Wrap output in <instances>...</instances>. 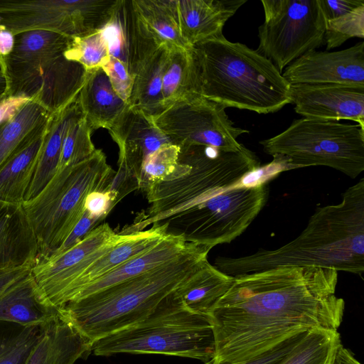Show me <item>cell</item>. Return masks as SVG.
Wrapping results in <instances>:
<instances>
[{
  "mask_svg": "<svg viewBox=\"0 0 364 364\" xmlns=\"http://www.w3.org/2000/svg\"><path fill=\"white\" fill-rule=\"evenodd\" d=\"M338 272L283 267L234 277L208 317L213 332V364L257 359L298 335L337 331L345 302L336 294Z\"/></svg>",
  "mask_w": 364,
  "mask_h": 364,
  "instance_id": "6da1fadb",
  "label": "cell"
},
{
  "mask_svg": "<svg viewBox=\"0 0 364 364\" xmlns=\"http://www.w3.org/2000/svg\"><path fill=\"white\" fill-rule=\"evenodd\" d=\"M229 276L283 267L331 268L361 276L364 272V178L349 187L341 203L317 208L301 233L275 250L240 257H218L215 265Z\"/></svg>",
  "mask_w": 364,
  "mask_h": 364,
  "instance_id": "7a4b0ae2",
  "label": "cell"
},
{
  "mask_svg": "<svg viewBox=\"0 0 364 364\" xmlns=\"http://www.w3.org/2000/svg\"><path fill=\"white\" fill-rule=\"evenodd\" d=\"M210 247L191 243L175 259L60 308L92 343L140 322L207 261Z\"/></svg>",
  "mask_w": 364,
  "mask_h": 364,
  "instance_id": "3957f363",
  "label": "cell"
},
{
  "mask_svg": "<svg viewBox=\"0 0 364 364\" xmlns=\"http://www.w3.org/2000/svg\"><path fill=\"white\" fill-rule=\"evenodd\" d=\"M192 47L203 97L258 114L274 113L291 103L289 82L256 50L223 35Z\"/></svg>",
  "mask_w": 364,
  "mask_h": 364,
  "instance_id": "277c9868",
  "label": "cell"
},
{
  "mask_svg": "<svg viewBox=\"0 0 364 364\" xmlns=\"http://www.w3.org/2000/svg\"><path fill=\"white\" fill-rule=\"evenodd\" d=\"M260 167L257 155L242 145L236 151L190 145L180 147L178 164L173 173L152 186L144 194L149 203L120 234L144 230L166 218L183 212L239 184Z\"/></svg>",
  "mask_w": 364,
  "mask_h": 364,
  "instance_id": "5b68a950",
  "label": "cell"
},
{
  "mask_svg": "<svg viewBox=\"0 0 364 364\" xmlns=\"http://www.w3.org/2000/svg\"><path fill=\"white\" fill-rule=\"evenodd\" d=\"M72 39L42 30L15 35L13 50L0 60L6 82L5 94L34 100L50 114L75 100L87 71L64 56Z\"/></svg>",
  "mask_w": 364,
  "mask_h": 364,
  "instance_id": "8992f818",
  "label": "cell"
},
{
  "mask_svg": "<svg viewBox=\"0 0 364 364\" xmlns=\"http://www.w3.org/2000/svg\"><path fill=\"white\" fill-rule=\"evenodd\" d=\"M115 173L102 150L96 149L86 160L58 170L35 198L22 203L37 242L36 263L60 247L82 216L87 196L107 191Z\"/></svg>",
  "mask_w": 364,
  "mask_h": 364,
  "instance_id": "52a82bcc",
  "label": "cell"
},
{
  "mask_svg": "<svg viewBox=\"0 0 364 364\" xmlns=\"http://www.w3.org/2000/svg\"><path fill=\"white\" fill-rule=\"evenodd\" d=\"M91 352L161 354L206 363L214 356L215 342L208 318L186 309L173 291L144 320L94 342Z\"/></svg>",
  "mask_w": 364,
  "mask_h": 364,
  "instance_id": "ba28073f",
  "label": "cell"
},
{
  "mask_svg": "<svg viewBox=\"0 0 364 364\" xmlns=\"http://www.w3.org/2000/svg\"><path fill=\"white\" fill-rule=\"evenodd\" d=\"M293 168L326 166L352 178L364 171V129L358 124L301 118L280 134L259 141Z\"/></svg>",
  "mask_w": 364,
  "mask_h": 364,
  "instance_id": "9c48e42d",
  "label": "cell"
},
{
  "mask_svg": "<svg viewBox=\"0 0 364 364\" xmlns=\"http://www.w3.org/2000/svg\"><path fill=\"white\" fill-rule=\"evenodd\" d=\"M268 193L265 184H237L154 225L166 235L213 248L240 235L265 205Z\"/></svg>",
  "mask_w": 364,
  "mask_h": 364,
  "instance_id": "30bf717a",
  "label": "cell"
},
{
  "mask_svg": "<svg viewBox=\"0 0 364 364\" xmlns=\"http://www.w3.org/2000/svg\"><path fill=\"white\" fill-rule=\"evenodd\" d=\"M259 53L280 73L294 60L325 44L326 20L320 0H262Z\"/></svg>",
  "mask_w": 364,
  "mask_h": 364,
  "instance_id": "8fae6325",
  "label": "cell"
},
{
  "mask_svg": "<svg viewBox=\"0 0 364 364\" xmlns=\"http://www.w3.org/2000/svg\"><path fill=\"white\" fill-rule=\"evenodd\" d=\"M117 0H0L1 23L14 35L42 30L76 38L101 31Z\"/></svg>",
  "mask_w": 364,
  "mask_h": 364,
  "instance_id": "7c38bea8",
  "label": "cell"
},
{
  "mask_svg": "<svg viewBox=\"0 0 364 364\" xmlns=\"http://www.w3.org/2000/svg\"><path fill=\"white\" fill-rule=\"evenodd\" d=\"M225 109L198 95L173 103L152 119L171 143L179 147L202 145L236 151L243 145L237 137L250 132L235 127Z\"/></svg>",
  "mask_w": 364,
  "mask_h": 364,
  "instance_id": "4fadbf2b",
  "label": "cell"
},
{
  "mask_svg": "<svg viewBox=\"0 0 364 364\" xmlns=\"http://www.w3.org/2000/svg\"><path fill=\"white\" fill-rule=\"evenodd\" d=\"M282 75L290 85H364V42L338 51L306 52L286 67Z\"/></svg>",
  "mask_w": 364,
  "mask_h": 364,
  "instance_id": "5bb4252c",
  "label": "cell"
},
{
  "mask_svg": "<svg viewBox=\"0 0 364 364\" xmlns=\"http://www.w3.org/2000/svg\"><path fill=\"white\" fill-rule=\"evenodd\" d=\"M291 103L304 118L349 119L364 129V85L292 84Z\"/></svg>",
  "mask_w": 364,
  "mask_h": 364,
  "instance_id": "9a60e30c",
  "label": "cell"
},
{
  "mask_svg": "<svg viewBox=\"0 0 364 364\" xmlns=\"http://www.w3.org/2000/svg\"><path fill=\"white\" fill-rule=\"evenodd\" d=\"M101 32L109 55L120 60L133 77L161 46L139 16L132 0H117Z\"/></svg>",
  "mask_w": 364,
  "mask_h": 364,
  "instance_id": "2e32d148",
  "label": "cell"
},
{
  "mask_svg": "<svg viewBox=\"0 0 364 364\" xmlns=\"http://www.w3.org/2000/svg\"><path fill=\"white\" fill-rule=\"evenodd\" d=\"M92 345L60 309L59 314L41 327L25 364H74L91 353Z\"/></svg>",
  "mask_w": 364,
  "mask_h": 364,
  "instance_id": "e0dca14e",
  "label": "cell"
},
{
  "mask_svg": "<svg viewBox=\"0 0 364 364\" xmlns=\"http://www.w3.org/2000/svg\"><path fill=\"white\" fill-rule=\"evenodd\" d=\"M109 132L123 156L141 171L146 159L166 144L168 137L156 126L152 117L141 109L128 105Z\"/></svg>",
  "mask_w": 364,
  "mask_h": 364,
  "instance_id": "ac0fdd59",
  "label": "cell"
},
{
  "mask_svg": "<svg viewBox=\"0 0 364 364\" xmlns=\"http://www.w3.org/2000/svg\"><path fill=\"white\" fill-rule=\"evenodd\" d=\"M245 0H177L180 31L186 44L219 37L224 25Z\"/></svg>",
  "mask_w": 364,
  "mask_h": 364,
  "instance_id": "d6986e66",
  "label": "cell"
},
{
  "mask_svg": "<svg viewBox=\"0 0 364 364\" xmlns=\"http://www.w3.org/2000/svg\"><path fill=\"white\" fill-rule=\"evenodd\" d=\"M60 309L46 299L31 272L0 294V321L22 327H42L53 320Z\"/></svg>",
  "mask_w": 364,
  "mask_h": 364,
  "instance_id": "ffe728a7",
  "label": "cell"
},
{
  "mask_svg": "<svg viewBox=\"0 0 364 364\" xmlns=\"http://www.w3.org/2000/svg\"><path fill=\"white\" fill-rule=\"evenodd\" d=\"M82 117L84 116L78 96L66 106L50 114L24 201L35 198L55 175L58 170L65 136L69 127Z\"/></svg>",
  "mask_w": 364,
  "mask_h": 364,
  "instance_id": "44dd1931",
  "label": "cell"
},
{
  "mask_svg": "<svg viewBox=\"0 0 364 364\" xmlns=\"http://www.w3.org/2000/svg\"><path fill=\"white\" fill-rule=\"evenodd\" d=\"M37 242L22 205L0 201V269L33 266Z\"/></svg>",
  "mask_w": 364,
  "mask_h": 364,
  "instance_id": "7402d4cb",
  "label": "cell"
},
{
  "mask_svg": "<svg viewBox=\"0 0 364 364\" xmlns=\"http://www.w3.org/2000/svg\"><path fill=\"white\" fill-rule=\"evenodd\" d=\"M121 235L119 241L109 251L95 259L75 282L68 293L65 306L73 301L88 284L131 258L151 249L166 236L164 229L156 225H151L148 230Z\"/></svg>",
  "mask_w": 364,
  "mask_h": 364,
  "instance_id": "603a6c76",
  "label": "cell"
},
{
  "mask_svg": "<svg viewBox=\"0 0 364 364\" xmlns=\"http://www.w3.org/2000/svg\"><path fill=\"white\" fill-rule=\"evenodd\" d=\"M47 122L38 127L0 166V201L16 205L23 203L33 176Z\"/></svg>",
  "mask_w": 364,
  "mask_h": 364,
  "instance_id": "cb8c5ba5",
  "label": "cell"
},
{
  "mask_svg": "<svg viewBox=\"0 0 364 364\" xmlns=\"http://www.w3.org/2000/svg\"><path fill=\"white\" fill-rule=\"evenodd\" d=\"M191 243L184 242L180 237L166 235L151 249L131 258L88 284L80 291L73 301L130 279L166 263L182 254Z\"/></svg>",
  "mask_w": 364,
  "mask_h": 364,
  "instance_id": "d4e9b609",
  "label": "cell"
},
{
  "mask_svg": "<svg viewBox=\"0 0 364 364\" xmlns=\"http://www.w3.org/2000/svg\"><path fill=\"white\" fill-rule=\"evenodd\" d=\"M78 100L84 118L92 130H109L129 105L115 92L102 67L87 71Z\"/></svg>",
  "mask_w": 364,
  "mask_h": 364,
  "instance_id": "484cf974",
  "label": "cell"
},
{
  "mask_svg": "<svg viewBox=\"0 0 364 364\" xmlns=\"http://www.w3.org/2000/svg\"><path fill=\"white\" fill-rule=\"evenodd\" d=\"M116 235L117 233L107 223L99 225L65 252L36 263L32 267L31 274L43 295L68 272L109 243Z\"/></svg>",
  "mask_w": 364,
  "mask_h": 364,
  "instance_id": "4316f807",
  "label": "cell"
},
{
  "mask_svg": "<svg viewBox=\"0 0 364 364\" xmlns=\"http://www.w3.org/2000/svg\"><path fill=\"white\" fill-rule=\"evenodd\" d=\"M233 279L234 277L224 274L207 261L173 294L189 311L208 318Z\"/></svg>",
  "mask_w": 364,
  "mask_h": 364,
  "instance_id": "83f0119b",
  "label": "cell"
},
{
  "mask_svg": "<svg viewBox=\"0 0 364 364\" xmlns=\"http://www.w3.org/2000/svg\"><path fill=\"white\" fill-rule=\"evenodd\" d=\"M168 47L162 82L164 109L176 102L200 95L198 64L193 47Z\"/></svg>",
  "mask_w": 364,
  "mask_h": 364,
  "instance_id": "f1b7e54d",
  "label": "cell"
},
{
  "mask_svg": "<svg viewBox=\"0 0 364 364\" xmlns=\"http://www.w3.org/2000/svg\"><path fill=\"white\" fill-rule=\"evenodd\" d=\"M168 47L161 45L135 75L128 105L154 117L164 111L162 82Z\"/></svg>",
  "mask_w": 364,
  "mask_h": 364,
  "instance_id": "f546056e",
  "label": "cell"
},
{
  "mask_svg": "<svg viewBox=\"0 0 364 364\" xmlns=\"http://www.w3.org/2000/svg\"><path fill=\"white\" fill-rule=\"evenodd\" d=\"M148 29L161 45L189 48L181 37L177 0H132Z\"/></svg>",
  "mask_w": 364,
  "mask_h": 364,
  "instance_id": "4dcf8cb0",
  "label": "cell"
},
{
  "mask_svg": "<svg viewBox=\"0 0 364 364\" xmlns=\"http://www.w3.org/2000/svg\"><path fill=\"white\" fill-rule=\"evenodd\" d=\"M50 113L37 101L29 99L0 129V166L38 127Z\"/></svg>",
  "mask_w": 364,
  "mask_h": 364,
  "instance_id": "1f68e13d",
  "label": "cell"
},
{
  "mask_svg": "<svg viewBox=\"0 0 364 364\" xmlns=\"http://www.w3.org/2000/svg\"><path fill=\"white\" fill-rule=\"evenodd\" d=\"M340 344L338 331H310L281 364H330Z\"/></svg>",
  "mask_w": 364,
  "mask_h": 364,
  "instance_id": "d6a6232c",
  "label": "cell"
},
{
  "mask_svg": "<svg viewBox=\"0 0 364 364\" xmlns=\"http://www.w3.org/2000/svg\"><path fill=\"white\" fill-rule=\"evenodd\" d=\"M179 151V146L166 144L149 155L141 165L138 189L145 193L171 175L177 166Z\"/></svg>",
  "mask_w": 364,
  "mask_h": 364,
  "instance_id": "836d02e7",
  "label": "cell"
},
{
  "mask_svg": "<svg viewBox=\"0 0 364 364\" xmlns=\"http://www.w3.org/2000/svg\"><path fill=\"white\" fill-rule=\"evenodd\" d=\"M92 131L84 117L69 127L63 139L58 170L79 164L94 154Z\"/></svg>",
  "mask_w": 364,
  "mask_h": 364,
  "instance_id": "e575fe53",
  "label": "cell"
},
{
  "mask_svg": "<svg viewBox=\"0 0 364 364\" xmlns=\"http://www.w3.org/2000/svg\"><path fill=\"white\" fill-rule=\"evenodd\" d=\"M64 56L80 63L88 71L105 65L109 58V53L107 41L100 31L85 37L73 38Z\"/></svg>",
  "mask_w": 364,
  "mask_h": 364,
  "instance_id": "d590c367",
  "label": "cell"
},
{
  "mask_svg": "<svg viewBox=\"0 0 364 364\" xmlns=\"http://www.w3.org/2000/svg\"><path fill=\"white\" fill-rule=\"evenodd\" d=\"M364 38V4L341 16L326 21V50L343 45L351 38Z\"/></svg>",
  "mask_w": 364,
  "mask_h": 364,
  "instance_id": "8d00e7d4",
  "label": "cell"
},
{
  "mask_svg": "<svg viewBox=\"0 0 364 364\" xmlns=\"http://www.w3.org/2000/svg\"><path fill=\"white\" fill-rule=\"evenodd\" d=\"M41 327H22L11 334H4L0 343V364H25L38 341Z\"/></svg>",
  "mask_w": 364,
  "mask_h": 364,
  "instance_id": "74e56055",
  "label": "cell"
},
{
  "mask_svg": "<svg viewBox=\"0 0 364 364\" xmlns=\"http://www.w3.org/2000/svg\"><path fill=\"white\" fill-rule=\"evenodd\" d=\"M106 73L112 88L124 102H129L131 96L134 77L127 71L124 65L114 57L110 56L108 61L102 66Z\"/></svg>",
  "mask_w": 364,
  "mask_h": 364,
  "instance_id": "f35d334b",
  "label": "cell"
},
{
  "mask_svg": "<svg viewBox=\"0 0 364 364\" xmlns=\"http://www.w3.org/2000/svg\"><path fill=\"white\" fill-rule=\"evenodd\" d=\"M102 220H103L91 216L85 210L82 216L75 225L70 235L60 246V247L48 259L62 255L63 253L65 252L76 245L82 239H84L94 228L99 225L97 224H100Z\"/></svg>",
  "mask_w": 364,
  "mask_h": 364,
  "instance_id": "ab89813d",
  "label": "cell"
},
{
  "mask_svg": "<svg viewBox=\"0 0 364 364\" xmlns=\"http://www.w3.org/2000/svg\"><path fill=\"white\" fill-rule=\"evenodd\" d=\"M309 332V331H308ZM308 332L299 333L282 342L257 359L242 364H281L294 350ZM204 364H213L209 360Z\"/></svg>",
  "mask_w": 364,
  "mask_h": 364,
  "instance_id": "60d3db41",
  "label": "cell"
},
{
  "mask_svg": "<svg viewBox=\"0 0 364 364\" xmlns=\"http://www.w3.org/2000/svg\"><path fill=\"white\" fill-rule=\"evenodd\" d=\"M117 203L115 196L109 191H95L87 196L85 210L91 216L104 220Z\"/></svg>",
  "mask_w": 364,
  "mask_h": 364,
  "instance_id": "b9f144b4",
  "label": "cell"
},
{
  "mask_svg": "<svg viewBox=\"0 0 364 364\" xmlns=\"http://www.w3.org/2000/svg\"><path fill=\"white\" fill-rule=\"evenodd\" d=\"M326 21L345 15L364 4L363 0H320Z\"/></svg>",
  "mask_w": 364,
  "mask_h": 364,
  "instance_id": "7bdbcfd3",
  "label": "cell"
},
{
  "mask_svg": "<svg viewBox=\"0 0 364 364\" xmlns=\"http://www.w3.org/2000/svg\"><path fill=\"white\" fill-rule=\"evenodd\" d=\"M29 99L4 94L0 97V129Z\"/></svg>",
  "mask_w": 364,
  "mask_h": 364,
  "instance_id": "ee69618b",
  "label": "cell"
},
{
  "mask_svg": "<svg viewBox=\"0 0 364 364\" xmlns=\"http://www.w3.org/2000/svg\"><path fill=\"white\" fill-rule=\"evenodd\" d=\"M31 265L0 269V294L11 284L32 270Z\"/></svg>",
  "mask_w": 364,
  "mask_h": 364,
  "instance_id": "f6af8a7d",
  "label": "cell"
},
{
  "mask_svg": "<svg viewBox=\"0 0 364 364\" xmlns=\"http://www.w3.org/2000/svg\"><path fill=\"white\" fill-rule=\"evenodd\" d=\"M14 42L15 35L3 25L0 28V60L11 53Z\"/></svg>",
  "mask_w": 364,
  "mask_h": 364,
  "instance_id": "bcb514c9",
  "label": "cell"
},
{
  "mask_svg": "<svg viewBox=\"0 0 364 364\" xmlns=\"http://www.w3.org/2000/svg\"><path fill=\"white\" fill-rule=\"evenodd\" d=\"M332 364H360L353 353L340 344L336 350Z\"/></svg>",
  "mask_w": 364,
  "mask_h": 364,
  "instance_id": "7dc6e473",
  "label": "cell"
},
{
  "mask_svg": "<svg viewBox=\"0 0 364 364\" xmlns=\"http://www.w3.org/2000/svg\"><path fill=\"white\" fill-rule=\"evenodd\" d=\"M6 89V82L4 74L0 70V97L5 93Z\"/></svg>",
  "mask_w": 364,
  "mask_h": 364,
  "instance_id": "c3c4849f",
  "label": "cell"
},
{
  "mask_svg": "<svg viewBox=\"0 0 364 364\" xmlns=\"http://www.w3.org/2000/svg\"><path fill=\"white\" fill-rule=\"evenodd\" d=\"M2 26H3V25H2L1 22V18H0V28H1V27Z\"/></svg>",
  "mask_w": 364,
  "mask_h": 364,
  "instance_id": "681fc988",
  "label": "cell"
},
{
  "mask_svg": "<svg viewBox=\"0 0 364 364\" xmlns=\"http://www.w3.org/2000/svg\"><path fill=\"white\" fill-rule=\"evenodd\" d=\"M332 363H333V360H332V362H331L330 364H332Z\"/></svg>",
  "mask_w": 364,
  "mask_h": 364,
  "instance_id": "f907efd6",
  "label": "cell"
}]
</instances>
